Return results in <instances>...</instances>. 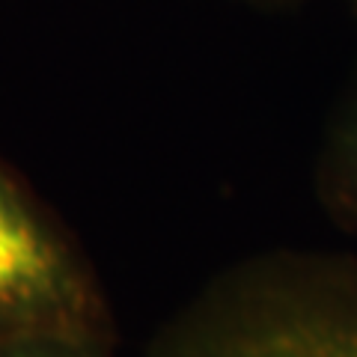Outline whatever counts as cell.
<instances>
[{
	"instance_id": "6da1fadb",
	"label": "cell",
	"mask_w": 357,
	"mask_h": 357,
	"mask_svg": "<svg viewBox=\"0 0 357 357\" xmlns=\"http://www.w3.org/2000/svg\"><path fill=\"white\" fill-rule=\"evenodd\" d=\"M143 357H357V250L244 256L182 301Z\"/></svg>"
},
{
	"instance_id": "7a4b0ae2",
	"label": "cell",
	"mask_w": 357,
	"mask_h": 357,
	"mask_svg": "<svg viewBox=\"0 0 357 357\" xmlns=\"http://www.w3.org/2000/svg\"><path fill=\"white\" fill-rule=\"evenodd\" d=\"M30 333L116 342L114 312L81 244L0 158V345Z\"/></svg>"
},
{
	"instance_id": "3957f363",
	"label": "cell",
	"mask_w": 357,
	"mask_h": 357,
	"mask_svg": "<svg viewBox=\"0 0 357 357\" xmlns=\"http://www.w3.org/2000/svg\"><path fill=\"white\" fill-rule=\"evenodd\" d=\"M319 197L331 220L357 241V84L340 105L321 146Z\"/></svg>"
},
{
	"instance_id": "277c9868",
	"label": "cell",
	"mask_w": 357,
	"mask_h": 357,
	"mask_svg": "<svg viewBox=\"0 0 357 357\" xmlns=\"http://www.w3.org/2000/svg\"><path fill=\"white\" fill-rule=\"evenodd\" d=\"M114 340L77 333H30L0 345V357H114Z\"/></svg>"
},
{
	"instance_id": "5b68a950",
	"label": "cell",
	"mask_w": 357,
	"mask_h": 357,
	"mask_svg": "<svg viewBox=\"0 0 357 357\" xmlns=\"http://www.w3.org/2000/svg\"><path fill=\"white\" fill-rule=\"evenodd\" d=\"M236 3H248L256 9H289V6H304L310 0H236Z\"/></svg>"
},
{
	"instance_id": "8992f818",
	"label": "cell",
	"mask_w": 357,
	"mask_h": 357,
	"mask_svg": "<svg viewBox=\"0 0 357 357\" xmlns=\"http://www.w3.org/2000/svg\"><path fill=\"white\" fill-rule=\"evenodd\" d=\"M345 3H349V6H351V13L357 15V0H345Z\"/></svg>"
}]
</instances>
